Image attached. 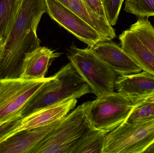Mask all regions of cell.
Returning <instances> with one entry per match:
<instances>
[{"mask_svg":"<svg viewBox=\"0 0 154 153\" xmlns=\"http://www.w3.org/2000/svg\"><path fill=\"white\" fill-rule=\"evenodd\" d=\"M46 12L45 0H21L13 25L0 48V79L19 77L25 54L40 46L37 31Z\"/></svg>","mask_w":154,"mask_h":153,"instance_id":"1","label":"cell"},{"mask_svg":"<svg viewBox=\"0 0 154 153\" xmlns=\"http://www.w3.org/2000/svg\"><path fill=\"white\" fill-rule=\"evenodd\" d=\"M90 92L89 85L69 63L36 92L24 108L23 117L64 101L79 99Z\"/></svg>","mask_w":154,"mask_h":153,"instance_id":"2","label":"cell"},{"mask_svg":"<svg viewBox=\"0 0 154 153\" xmlns=\"http://www.w3.org/2000/svg\"><path fill=\"white\" fill-rule=\"evenodd\" d=\"M144 99L114 92L83 104L91 126L108 134L125 122L134 108L143 103Z\"/></svg>","mask_w":154,"mask_h":153,"instance_id":"3","label":"cell"},{"mask_svg":"<svg viewBox=\"0 0 154 153\" xmlns=\"http://www.w3.org/2000/svg\"><path fill=\"white\" fill-rule=\"evenodd\" d=\"M93 128L82 104L60 120L33 153H72Z\"/></svg>","mask_w":154,"mask_h":153,"instance_id":"4","label":"cell"},{"mask_svg":"<svg viewBox=\"0 0 154 153\" xmlns=\"http://www.w3.org/2000/svg\"><path fill=\"white\" fill-rule=\"evenodd\" d=\"M68 56L73 67L89 85L91 92L100 97L115 92L116 72L101 59L91 48H74Z\"/></svg>","mask_w":154,"mask_h":153,"instance_id":"5","label":"cell"},{"mask_svg":"<svg viewBox=\"0 0 154 153\" xmlns=\"http://www.w3.org/2000/svg\"><path fill=\"white\" fill-rule=\"evenodd\" d=\"M51 77L27 80L20 77L0 79V125L23 118L26 105Z\"/></svg>","mask_w":154,"mask_h":153,"instance_id":"6","label":"cell"},{"mask_svg":"<svg viewBox=\"0 0 154 153\" xmlns=\"http://www.w3.org/2000/svg\"><path fill=\"white\" fill-rule=\"evenodd\" d=\"M154 142V117L125 122L107 134L102 153H143Z\"/></svg>","mask_w":154,"mask_h":153,"instance_id":"7","label":"cell"},{"mask_svg":"<svg viewBox=\"0 0 154 153\" xmlns=\"http://www.w3.org/2000/svg\"><path fill=\"white\" fill-rule=\"evenodd\" d=\"M45 2L51 18L89 47L92 48L98 43L109 40L56 0H45Z\"/></svg>","mask_w":154,"mask_h":153,"instance_id":"8","label":"cell"},{"mask_svg":"<svg viewBox=\"0 0 154 153\" xmlns=\"http://www.w3.org/2000/svg\"><path fill=\"white\" fill-rule=\"evenodd\" d=\"M77 102V99L67 100L16 120L0 139V143L21 131L41 127L61 120L74 109Z\"/></svg>","mask_w":154,"mask_h":153,"instance_id":"9","label":"cell"},{"mask_svg":"<svg viewBox=\"0 0 154 153\" xmlns=\"http://www.w3.org/2000/svg\"><path fill=\"white\" fill-rule=\"evenodd\" d=\"M60 120L41 127L19 132L0 143V153H33L41 143L51 134Z\"/></svg>","mask_w":154,"mask_h":153,"instance_id":"10","label":"cell"},{"mask_svg":"<svg viewBox=\"0 0 154 153\" xmlns=\"http://www.w3.org/2000/svg\"><path fill=\"white\" fill-rule=\"evenodd\" d=\"M109 41L98 43L92 49L118 75L134 74L143 71L122 48Z\"/></svg>","mask_w":154,"mask_h":153,"instance_id":"11","label":"cell"},{"mask_svg":"<svg viewBox=\"0 0 154 153\" xmlns=\"http://www.w3.org/2000/svg\"><path fill=\"white\" fill-rule=\"evenodd\" d=\"M61 54L46 47L36 48L25 54L19 77L27 80L44 79L52 60Z\"/></svg>","mask_w":154,"mask_h":153,"instance_id":"12","label":"cell"},{"mask_svg":"<svg viewBox=\"0 0 154 153\" xmlns=\"http://www.w3.org/2000/svg\"><path fill=\"white\" fill-rule=\"evenodd\" d=\"M117 92L144 98L154 95V76L142 71L128 75H119L115 82Z\"/></svg>","mask_w":154,"mask_h":153,"instance_id":"13","label":"cell"},{"mask_svg":"<svg viewBox=\"0 0 154 153\" xmlns=\"http://www.w3.org/2000/svg\"><path fill=\"white\" fill-rule=\"evenodd\" d=\"M121 47L142 69L154 76V55L129 29L119 36Z\"/></svg>","mask_w":154,"mask_h":153,"instance_id":"14","label":"cell"},{"mask_svg":"<svg viewBox=\"0 0 154 153\" xmlns=\"http://www.w3.org/2000/svg\"><path fill=\"white\" fill-rule=\"evenodd\" d=\"M69 5L73 12L108 40L116 37L115 30L108 21L94 12L83 0H69Z\"/></svg>","mask_w":154,"mask_h":153,"instance_id":"15","label":"cell"},{"mask_svg":"<svg viewBox=\"0 0 154 153\" xmlns=\"http://www.w3.org/2000/svg\"><path fill=\"white\" fill-rule=\"evenodd\" d=\"M21 0H0V39L6 38L13 25Z\"/></svg>","mask_w":154,"mask_h":153,"instance_id":"16","label":"cell"},{"mask_svg":"<svg viewBox=\"0 0 154 153\" xmlns=\"http://www.w3.org/2000/svg\"><path fill=\"white\" fill-rule=\"evenodd\" d=\"M107 133L93 128L72 153H102Z\"/></svg>","mask_w":154,"mask_h":153,"instance_id":"17","label":"cell"},{"mask_svg":"<svg viewBox=\"0 0 154 153\" xmlns=\"http://www.w3.org/2000/svg\"><path fill=\"white\" fill-rule=\"evenodd\" d=\"M129 29L154 55V28L148 19L139 18Z\"/></svg>","mask_w":154,"mask_h":153,"instance_id":"18","label":"cell"},{"mask_svg":"<svg viewBox=\"0 0 154 153\" xmlns=\"http://www.w3.org/2000/svg\"><path fill=\"white\" fill-rule=\"evenodd\" d=\"M125 10L139 18L154 16V0H126Z\"/></svg>","mask_w":154,"mask_h":153,"instance_id":"19","label":"cell"},{"mask_svg":"<svg viewBox=\"0 0 154 153\" xmlns=\"http://www.w3.org/2000/svg\"><path fill=\"white\" fill-rule=\"evenodd\" d=\"M153 117L154 102H144L134 108L125 122L135 123Z\"/></svg>","mask_w":154,"mask_h":153,"instance_id":"20","label":"cell"},{"mask_svg":"<svg viewBox=\"0 0 154 153\" xmlns=\"http://www.w3.org/2000/svg\"><path fill=\"white\" fill-rule=\"evenodd\" d=\"M107 20L111 26L116 24L124 0H102Z\"/></svg>","mask_w":154,"mask_h":153,"instance_id":"21","label":"cell"},{"mask_svg":"<svg viewBox=\"0 0 154 153\" xmlns=\"http://www.w3.org/2000/svg\"><path fill=\"white\" fill-rule=\"evenodd\" d=\"M97 14L107 20L102 0H83Z\"/></svg>","mask_w":154,"mask_h":153,"instance_id":"22","label":"cell"},{"mask_svg":"<svg viewBox=\"0 0 154 153\" xmlns=\"http://www.w3.org/2000/svg\"><path fill=\"white\" fill-rule=\"evenodd\" d=\"M56 1L64 5L66 8L71 10L70 5H69V0H56Z\"/></svg>","mask_w":154,"mask_h":153,"instance_id":"23","label":"cell"},{"mask_svg":"<svg viewBox=\"0 0 154 153\" xmlns=\"http://www.w3.org/2000/svg\"><path fill=\"white\" fill-rule=\"evenodd\" d=\"M143 153H154V142L147 147Z\"/></svg>","mask_w":154,"mask_h":153,"instance_id":"24","label":"cell"},{"mask_svg":"<svg viewBox=\"0 0 154 153\" xmlns=\"http://www.w3.org/2000/svg\"><path fill=\"white\" fill-rule=\"evenodd\" d=\"M154 102V95L149 96L143 99V102Z\"/></svg>","mask_w":154,"mask_h":153,"instance_id":"25","label":"cell"},{"mask_svg":"<svg viewBox=\"0 0 154 153\" xmlns=\"http://www.w3.org/2000/svg\"><path fill=\"white\" fill-rule=\"evenodd\" d=\"M3 40L2 39H0V48H1V46H2V43Z\"/></svg>","mask_w":154,"mask_h":153,"instance_id":"26","label":"cell"}]
</instances>
